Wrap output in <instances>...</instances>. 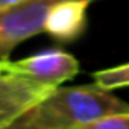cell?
Listing matches in <instances>:
<instances>
[{"mask_svg":"<svg viewBox=\"0 0 129 129\" xmlns=\"http://www.w3.org/2000/svg\"><path fill=\"white\" fill-rule=\"evenodd\" d=\"M126 111L129 103L97 84L56 87L18 120L41 129H79L102 117Z\"/></svg>","mask_w":129,"mask_h":129,"instance_id":"cell-1","label":"cell"},{"mask_svg":"<svg viewBox=\"0 0 129 129\" xmlns=\"http://www.w3.org/2000/svg\"><path fill=\"white\" fill-rule=\"evenodd\" d=\"M58 0H23L0 9V61H8L12 50L23 41L44 32L49 9Z\"/></svg>","mask_w":129,"mask_h":129,"instance_id":"cell-2","label":"cell"},{"mask_svg":"<svg viewBox=\"0 0 129 129\" xmlns=\"http://www.w3.org/2000/svg\"><path fill=\"white\" fill-rule=\"evenodd\" d=\"M3 64L6 73H14L50 87H59L69 79H73L79 72L78 59L58 49L40 52L20 61L8 59Z\"/></svg>","mask_w":129,"mask_h":129,"instance_id":"cell-3","label":"cell"},{"mask_svg":"<svg viewBox=\"0 0 129 129\" xmlns=\"http://www.w3.org/2000/svg\"><path fill=\"white\" fill-rule=\"evenodd\" d=\"M55 88L5 72L0 76V126L17 120L27 109L46 99Z\"/></svg>","mask_w":129,"mask_h":129,"instance_id":"cell-4","label":"cell"},{"mask_svg":"<svg viewBox=\"0 0 129 129\" xmlns=\"http://www.w3.org/2000/svg\"><path fill=\"white\" fill-rule=\"evenodd\" d=\"M90 0H58L49 9L44 32L59 43H70L79 38L87 26Z\"/></svg>","mask_w":129,"mask_h":129,"instance_id":"cell-5","label":"cell"},{"mask_svg":"<svg viewBox=\"0 0 129 129\" xmlns=\"http://www.w3.org/2000/svg\"><path fill=\"white\" fill-rule=\"evenodd\" d=\"M94 84L105 90H115L129 87V62L123 66H117L112 69L100 70L93 75Z\"/></svg>","mask_w":129,"mask_h":129,"instance_id":"cell-6","label":"cell"},{"mask_svg":"<svg viewBox=\"0 0 129 129\" xmlns=\"http://www.w3.org/2000/svg\"><path fill=\"white\" fill-rule=\"evenodd\" d=\"M79 129H129V111L102 117Z\"/></svg>","mask_w":129,"mask_h":129,"instance_id":"cell-7","label":"cell"},{"mask_svg":"<svg viewBox=\"0 0 129 129\" xmlns=\"http://www.w3.org/2000/svg\"><path fill=\"white\" fill-rule=\"evenodd\" d=\"M0 129H41V127H37V126H30V124H26L23 121H20L18 118L8 123V124H3L0 126Z\"/></svg>","mask_w":129,"mask_h":129,"instance_id":"cell-8","label":"cell"},{"mask_svg":"<svg viewBox=\"0 0 129 129\" xmlns=\"http://www.w3.org/2000/svg\"><path fill=\"white\" fill-rule=\"evenodd\" d=\"M23 2V0H0V9H6V8H11L17 3Z\"/></svg>","mask_w":129,"mask_h":129,"instance_id":"cell-9","label":"cell"},{"mask_svg":"<svg viewBox=\"0 0 129 129\" xmlns=\"http://www.w3.org/2000/svg\"><path fill=\"white\" fill-rule=\"evenodd\" d=\"M3 73H5V64H3V61H0V76Z\"/></svg>","mask_w":129,"mask_h":129,"instance_id":"cell-10","label":"cell"},{"mask_svg":"<svg viewBox=\"0 0 129 129\" xmlns=\"http://www.w3.org/2000/svg\"><path fill=\"white\" fill-rule=\"evenodd\" d=\"M90 2H94V0H90Z\"/></svg>","mask_w":129,"mask_h":129,"instance_id":"cell-11","label":"cell"}]
</instances>
